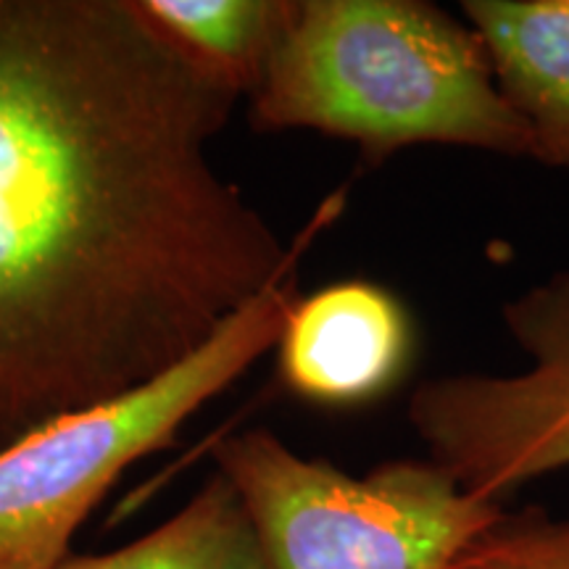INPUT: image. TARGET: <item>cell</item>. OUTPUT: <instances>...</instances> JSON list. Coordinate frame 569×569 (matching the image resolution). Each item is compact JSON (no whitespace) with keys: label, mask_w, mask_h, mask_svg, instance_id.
<instances>
[{"label":"cell","mask_w":569,"mask_h":569,"mask_svg":"<svg viewBox=\"0 0 569 569\" xmlns=\"http://www.w3.org/2000/svg\"><path fill=\"white\" fill-rule=\"evenodd\" d=\"M238 92L138 0H0V451L193 356L298 259L211 167Z\"/></svg>","instance_id":"1"},{"label":"cell","mask_w":569,"mask_h":569,"mask_svg":"<svg viewBox=\"0 0 569 569\" xmlns=\"http://www.w3.org/2000/svg\"><path fill=\"white\" fill-rule=\"evenodd\" d=\"M248 98L256 130H317L375 163L411 146L530 156L480 34L425 0H293Z\"/></svg>","instance_id":"2"},{"label":"cell","mask_w":569,"mask_h":569,"mask_svg":"<svg viewBox=\"0 0 569 569\" xmlns=\"http://www.w3.org/2000/svg\"><path fill=\"white\" fill-rule=\"evenodd\" d=\"M296 267L261 290L180 365L122 398L40 427L0 451V569H56L119 475L172 448L182 425L282 336Z\"/></svg>","instance_id":"3"},{"label":"cell","mask_w":569,"mask_h":569,"mask_svg":"<svg viewBox=\"0 0 569 569\" xmlns=\"http://www.w3.org/2000/svg\"><path fill=\"white\" fill-rule=\"evenodd\" d=\"M213 461L243 498L267 569H446L503 511L432 459L351 475L264 427L217 440Z\"/></svg>","instance_id":"4"},{"label":"cell","mask_w":569,"mask_h":569,"mask_svg":"<svg viewBox=\"0 0 569 569\" xmlns=\"http://www.w3.org/2000/svg\"><path fill=\"white\" fill-rule=\"evenodd\" d=\"M503 322L528 369L440 377L409 401L430 459L469 493L498 503L569 467V272L509 301Z\"/></svg>","instance_id":"5"},{"label":"cell","mask_w":569,"mask_h":569,"mask_svg":"<svg viewBox=\"0 0 569 569\" xmlns=\"http://www.w3.org/2000/svg\"><path fill=\"white\" fill-rule=\"evenodd\" d=\"M277 348L290 393L317 407L353 409L403 380L415 353V327L382 284L346 280L298 296Z\"/></svg>","instance_id":"6"},{"label":"cell","mask_w":569,"mask_h":569,"mask_svg":"<svg viewBox=\"0 0 569 569\" xmlns=\"http://www.w3.org/2000/svg\"><path fill=\"white\" fill-rule=\"evenodd\" d=\"M511 109L530 132V159L569 169V0H467Z\"/></svg>","instance_id":"7"},{"label":"cell","mask_w":569,"mask_h":569,"mask_svg":"<svg viewBox=\"0 0 569 569\" xmlns=\"http://www.w3.org/2000/svg\"><path fill=\"white\" fill-rule=\"evenodd\" d=\"M56 569H267L259 536L232 482L213 472L159 528L109 553L74 557Z\"/></svg>","instance_id":"8"},{"label":"cell","mask_w":569,"mask_h":569,"mask_svg":"<svg viewBox=\"0 0 569 569\" xmlns=\"http://www.w3.org/2000/svg\"><path fill=\"white\" fill-rule=\"evenodd\" d=\"M182 56L217 82L251 96L288 27L293 0H138Z\"/></svg>","instance_id":"9"},{"label":"cell","mask_w":569,"mask_h":569,"mask_svg":"<svg viewBox=\"0 0 569 569\" xmlns=\"http://www.w3.org/2000/svg\"><path fill=\"white\" fill-rule=\"evenodd\" d=\"M446 569H569V515L503 509Z\"/></svg>","instance_id":"10"}]
</instances>
